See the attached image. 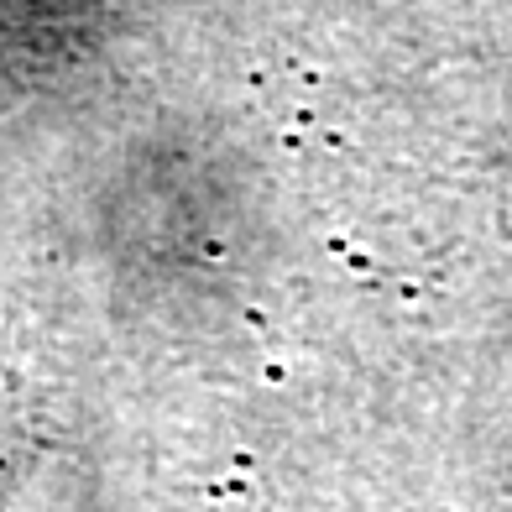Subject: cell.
I'll return each mask as SVG.
<instances>
[{
	"label": "cell",
	"mask_w": 512,
	"mask_h": 512,
	"mask_svg": "<svg viewBox=\"0 0 512 512\" xmlns=\"http://www.w3.org/2000/svg\"><path fill=\"white\" fill-rule=\"evenodd\" d=\"M100 251L110 272L136 288H162L168 262V230H178L183 277L215 272L236 256L230 230L241 225V199L230 194V178L209 157H173L152 142L126 152V162L105 173L100 189Z\"/></svg>",
	"instance_id": "cell-1"
}]
</instances>
